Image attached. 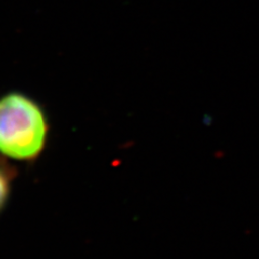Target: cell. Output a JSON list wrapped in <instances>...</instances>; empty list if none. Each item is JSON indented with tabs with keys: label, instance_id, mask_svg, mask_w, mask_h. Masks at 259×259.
<instances>
[{
	"label": "cell",
	"instance_id": "obj_1",
	"mask_svg": "<svg viewBox=\"0 0 259 259\" xmlns=\"http://www.w3.org/2000/svg\"><path fill=\"white\" fill-rule=\"evenodd\" d=\"M44 108L30 96L9 92L0 96V156L15 161H35L49 136Z\"/></svg>",
	"mask_w": 259,
	"mask_h": 259
},
{
	"label": "cell",
	"instance_id": "obj_2",
	"mask_svg": "<svg viewBox=\"0 0 259 259\" xmlns=\"http://www.w3.org/2000/svg\"><path fill=\"white\" fill-rule=\"evenodd\" d=\"M15 173L14 167L10 165L5 157H0V213L9 200Z\"/></svg>",
	"mask_w": 259,
	"mask_h": 259
}]
</instances>
